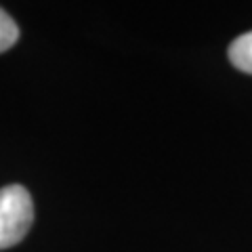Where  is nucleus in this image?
Listing matches in <instances>:
<instances>
[{
    "mask_svg": "<svg viewBox=\"0 0 252 252\" xmlns=\"http://www.w3.org/2000/svg\"><path fill=\"white\" fill-rule=\"evenodd\" d=\"M34 223L32 195L21 185L0 189V250L19 244Z\"/></svg>",
    "mask_w": 252,
    "mask_h": 252,
    "instance_id": "1",
    "label": "nucleus"
},
{
    "mask_svg": "<svg viewBox=\"0 0 252 252\" xmlns=\"http://www.w3.org/2000/svg\"><path fill=\"white\" fill-rule=\"evenodd\" d=\"M229 61L235 69L252 74V32L238 36L229 44Z\"/></svg>",
    "mask_w": 252,
    "mask_h": 252,
    "instance_id": "2",
    "label": "nucleus"
},
{
    "mask_svg": "<svg viewBox=\"0 0 252 252\" xmlns=\"http://www.w3.org/2000/svg\"><path fill=\"white\" fill-rule=\"evenodd\" d=\"M17 38H19L17 23L11 19V15L4 9H0V53L9 51L11 46L17 42Z\"/></svg>",
    "mask_w": 252,
    "mask_h": 252,
    "instance_id": "3",
    "label": "nucleus"
}]
</instances>
